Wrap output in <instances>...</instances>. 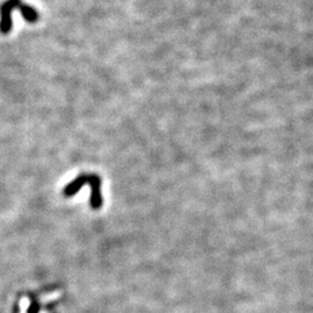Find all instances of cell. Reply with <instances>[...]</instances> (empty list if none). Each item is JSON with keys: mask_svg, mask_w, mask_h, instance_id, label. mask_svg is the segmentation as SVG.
I'll return each instance as SVG.
<instances>
[{"mask_svg": "<svg viewBox=\"0 0 313 313\" xmlns=\"http://www.w3.org/2000/svg\"><path fill=\"white\" fill-rule=\"evenodd\" d=\"M21 0H5L0 5V33L10 34L12 30V12L21 5Z\"/></svg>", "mask_w": 313, "mask_h": 313, "instance_id": "6da1fadb", "label": "cell"}, {"mask_svg": "<svg viewBox=\"0 0 313 313\" xmlns=\"http://www.w3.org/2000/svg\"><path fill=\"white\" fill-rule=\"evenodd\" d=\"M18 9L20 10V14L27 22L36 23L38 21V19H40V14H38L37 10L33 6L21 3V5L19 6Z\"/></svg>", "mask_w": 313, "mask_h": 313, "instance_id": "7a4b0ae2", "label": "cell"}]
</instances>
